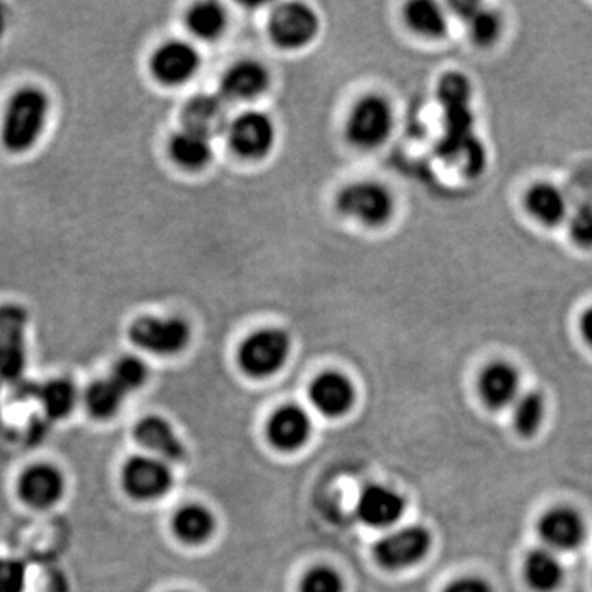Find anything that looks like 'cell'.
I'll return each instance as SVG.
<instances>
[{
    "mask_svg": "<svg viewBox=\"0 0 592 592\" xmlns=\"http://www.w3.org/2000/svg\"><path fill=\"white\" fill-rule=\"evenodd\" d=\"M473 86L470 79L461 73L444 75L438 85V101L443 108L471 105Z\"/></svg>",
    "mask_w": 592,
    "mask_h": 592,
    "instance_id": "obj_32",
    "label": "cell"
},
{
    "mask_svg": "<svg viewBox=\"0 0 592 592\" xmlns=\"http://www.w3.org/2000/svg\"><path fill=\"white\" fill-rule=\"evenodd\" d=\"M227 16L223 6L216 2L195 3L186 13V27L201 40H216L226 30Z\"/></svg>",
    "mask_w": 592,
    "mask_h": 592,
    "instance_id": "obj_28",
    "label": "cell"
},
{
    "mask_svg": "<svg viewBox=\"0 0 592 592\" xmlns=\"http://www.w3.org/2000/svg\"><path fill=\"white\" fill-rule=\"evenodd\" d=\"M580 332L583 339L586 341L588 346L592 349V306L581 315Z\"/></svg>",
    "mask_w": 592,
    "mask_h": 592,
    "instance_id": "obj_37",
    "label": "cell"
},
{
    "mask_svg": "<svg viewBox=\"0 0 592 592\" xmlns=\"http://www.w3.org/2000/svg\"><path fill=\"white\" fill-rule=\"evenodd\" d=\"M174 533L186 545H203L216 532V519L211 511L199 504H188L175 514Z\"/></svg>",
    "mask_w": 592,
    "mask_h": 592,
    "instance_id": "obj_23",
    "label": "cell"
},
{
    "mask_svg": "<svg viewBox=\"0 0 592 592\" xmlns=\"http://www.w3.org/2000/svg\"><path fill=\"white\" fill-rule=\"evenodd\" d=\"M394 120V109L384 96H364L347 117V139L359 148L382 146L391 137Z\"/></svg>",
    "mask_w": 592,
    "mask_h": 592,
    "instance_id": "obj_5",
    "label": "cell"
},
{
    "mask_svg": "<svg viewBox=\"0 0 592 592\" xmlns=\"http://www.w3.org/2000/svg\"><path fill=\"white\" fill-rule=\"evenodd\" d=\"M337 211L364 226H384L394 215L391 189L377 181H356L344 186L336 196Z\"/></svg>",
    "mask_w": 592,
    "mask_h": 592,
    "instance_id": "obj_3",
    "label": "cell"
},
{
    "mask_svg": "<svg viewBox=\"0 0 592 592\" xmlns=\"http://www.w3.org/2000/svg\"><path fill=\"white\" fill-rule=\"evenodd\" d=\"M126 397L127 395L114 384L111 378H98L86 388V410L96 420H109L120 412Z\"/></svg>",
    "mask_w": 592,
    "mask_h": 592,
    "instance_id": "obj_27",
    "label": "cell"
},
{
    "mask_svg": "<svg viewBox=\"0 0 592 592\" xmlns=\"http://www.w3.org/2000/svg\"><path fill=\"white\" fill-rule=\"evenodd\" d=\"M134 436L150 456L165 463H184L186 460L185 444L178 438L174 426L161 416L148 415L140 420L134 428Z\"/></svg>",
    "mask_w": 592,
    "mask_h": 592,
    "instance_id": "obj_15",
    "label": "cell"
},
{
    "mask_svg": "<svg viewBox=\"0 0 592 592\" xmlns=\"http://www.w3.org/2000/svg\"><path fill=\"white\" fill-rule=\"evenodd\" d=\"M405 20L410 29L420 37L440 40L447 33V17L438 3L415 0L405 7Z\"/></svg>",
    "mask_w": 592,
    "mask_h": 592,
    "instance_id": "obj_25",
    "label": "cell"
},
{
    "mask_svg": "<svg viewBox=\"0 0 592 592\" xmlns=\"http://www.w3.org/2000/svg\"><path fill=\"white\" fill-rule=\"evenodd\" d=\"M50 112V96L45 89L33 85L16 89L0 119V146L10 155L29 154L43 137Z\"/></svg>",
    "mask_w": 592,
    "mask_h": 592,
    "instance_id": "obj_1",
    "label": "cell"
},
{
    "mask_svg": "<svg viewBox=\"0 0 592 592\" xmlns=\"http://www.w3.org/2000/svg\"><path fill=\"white\" fill-rule=\"evenodd\" d=\"M318 32V16L305 3H282L268 20L272 41L282 50H302L315 40Z\"/></svg>",
    "mask_w": 592,
    "mask_h": 592,
    "instance_id": "obj_9",
    "label": "cell"
},
{
    "mask_svg": "<svg viewBox=\"0 0 592 592\" xmlns=\"http://www.w3.org/2000/svg\"><path fill=\"white\" fill-rule=\"evenodd\" d=\"M466 26L471 40L482 48L497 43L502 36V29H504L501 16L494 10L484 9L482 6L466 20Z\"/></svg>",
    "mask_w": 592,
    "mask_h": 592,
    "instance_id": "obj_31",
    "label": "cell"
},
{
    "mask_svg": "<svg viewBox=\"0 0 592 592\" xmlns=\"http://www.w3.org/2000/svg\"><path fill=\"white\" fill-rule=\"evenodd\" d=\"M65 491L67 482L63 473L53 464H32L19 480L20 499L37 511L55 507L63 499Z\"/></svg>",
    "mask_w": 592,
    "mask_h": 592,
    "instance_id": "obj_13",
    "label": "cell"
},
{
    "mask_svg": "<svg viewBox=\"0 0 592 592\" xmlns=\"http://www.w3.org/2000/svg\"><path fill=\"white\" fill-rule=\"evenodd\" d=\"M27 566L19 558L0 556V592H26Z\"/></svg>",
    "mask_w": 592,
    "mask_h": 592,
    "instance_id": "obj_35",
    "label": "cell"
},
{
    "mask_svg": "<svg viewBox=\"0 0 592 592\" xmlns=\"http://www.w3.org/2000/svg\"><path fill=\"white\" fill-rule=\"evenodd\" d=\"M177 592H181V591H177Z\"/></svg>",
    "mask_w": 592,
    "mask_h": 592,
    "instance_id": "obj_38",
    "label": "cell"
},
{
    "mask_svg": "<svg viewBox=\"0 0 592 592\" xmlns=\"http://www.w3.org/2000/svg\"><path fill=\"white\" fill-rule=\"evenodd\" d=\"M38 401L51 420L67 418L78 402V391L68 378H51L38 387Z\"/></svg>",
    "mask_w": 592,
    "mask_h": 592,
    "instance_id": "obj_26",
    "label": "cell"
},
{
    "mask_svg": "<svg viewBox=\"0 0 592 592\" xmlns=\"http://www.w3.org/2000/svg\"><path fill=\"white\" fill-rule=\"evenodd\" d=\"M443 592H494V590L482 578L466 576L453 581Z\"/></svg>",
    "mask_w": 592,
    "mask_h": 592,
    "instance_id": "obj_36",
    "label": "cell"
},
{
    "mask_svg": "<svg viewBox=\"0 0 592 592\" xmlns=\"http://www.w3.org/2000/svg\"><path fill=\"white\" fill-rule=\"evenodd\" d=\"M292 341L287 333L265 328L250 334L239 347V366L249 377L267 378L277 374L290 356Z\"/></svg>",
    "mask_w": 592,
    "mask_h": 592,
    "instance_id": "obj_4",
    "label": "cell"
},
{
    "mask_svg": "<svg viewBox=\"0 0 592 592\" xmlns=\"http://www.w3.org/2000/svg\"><path fill=\"white\" fill-rule=\"evenodd\" d=\"M545 416V398L540 392L520 394L514 404V425L522 436H533L539 432Z\"/></svg>",
    "mask_w": 592,
    "mask_h": 592,
    "instance_id": "obj_29",
    "label": "cell"
},
{
    "mask_svg": "<svg viewBox=\"0 0 592 592\" xmlns=\"http://www.w3.org/2000/svg\"><path fill=\"white\" fill-rule=\"evenodd\" d=\"M168 154L171 160L181 168L199 170L211 161V139L184 127L171 136L168 142Z\"/></svg>",
    "mask_w": 592,
    "mask_h": 592,
    "instance_id": "obj_24",
    "label": "cell"
},
{
    "mask_svg": "<svg viewBox=\"0 0 592 592\" xmlns=\"http://www.w3.org/2000/svg\"><path fill=\"white\" fill-rule=\"evenodd\" d=\"M109 378L124 394H134L147 384L148 366L140 357L124 356L114 364Z\"/></svg>",
    "mask_w": 592,
    "mask_h": 592,
    "instance_id": "obj_30",
    "label": "cell"
},
{
    "mask_svg": "<svg viewBox=\"0 0 592 592\" xmlns=\"http://www.w3.org/2000/svg\"><path fill=\"white\" fill-rule=\"evenodd\" d=\"M571 239L581 249H592V206L583 205L568 216Z\"/></svg>",
    "mask_w": 592,
    "mask_h": 592,
    "instance_id": "obj_34",
    "label": "cell"
},
{
    "mask_svg": "<svg viewBox=\"0 0 592 592\" xmlns=\"http://www.w3.org/2000/svg\"><path fill=\"white\" fill-rule=\"evenodd\" d=\"M432 543V533L425 526H404L375 543L374 558L384 570H407L428 555Z\"/></svg>",
    "mask_w": 592,
    "mask_h": 592,
    "instance_id": "obj_8",
    "label": "cell"
},
{
    "mask_svg": "<svg viewBox=\"0 0 592 592\" xmlns=\"http://www.w3.org/2000/svg\"><path fill=\"white\" fill-rule=\"evenodd\" d=\"M122 487L137 502H154L174 489L170 464L155 456H132L122 467Z\"/></svg>",
    "mask_w": 592,
    "mask_h": 592,
    "instance_id": "obj_7",
    "label": "cell"
},
{
    "mask_svg": "<svg viewBox=\"0 0 592 592\" xmlns=\"http://www.w3.org/2000/svg\"><path fill=\"white\" fill-rule=\"evenodd\" d=\"M480 394L492 410H504L520 397V374L512 364L494 361L480 375Z\"/></svg>",
    "mask_w": 592,
    "mask_h": 592,
    "instance_id": "obj_19",
    "label": "cell"
},
{
    "mask_svg": "<svg viewBox=\"0 0 592 592\" xmlns=\"http://www.w3.org/2000/svg\"><path fill=\"white\" fill-rule=\"evenodd\" d=\"M267 436L275 450L285 453L302 450L312 436V420L298 405H284L268 420Z\"/></svg>",
    "mask_w": 592,
    "mask_h": 592,
    "instance_id": "obj_16",
    "label": "cell"
},
{
    "mask_svg": "<svg viewBox=\"0 0 592 592\" xmlns=\"http://www.w3.org/2000/svg\"><path fill=\"white\" fill-rule=\"evenodd\" d=\"M526 584L536 592H553L564 580V570L556 553L549 549L532 550L523 563Z\"/></svg>",
    "mask_w": 592,
    "mask_h": 592,
    "instance_id": "obj_22",
    "label": "cell"
},
{
    "mask_svg": "<svg viewBox=\"0 0 592 592\" xmlns=\"http://www.w3.org/2000/svg\"><path fill=\"white\" fill-rule=\"evenodd\" d=\"M405 512V499L387 485H369L357 501L361 522L372 529L394 526Z\"/></svg>",
    "mask_w": 592,
    "mask_h": 592,
    "instance_id": "obj_17",
    "label": "cell"
},
{
    "mask_svg": "<svg viewBox=\"0 0 592 592\" xmlns=\"http://www.w3.org/2000/svg\"><path fill=\"white\" fill-rule=\"evenodd\" d=\"M29 312L19 303L0 305V378L17 381L27 367Z\"/></svg>",
    "mask_w": 592,
    "mask_h": 592,
    "instance_id": "obj_6",
    "label": "cell"
},
{
    "mask_svg": "<svg viewBox=\"0 0 592 592\" xmlns=\"http://www.w3.org/2000/svg\"><path fill=\"white\" fill-rule=\"evenodd\" d=\"M523 203L526 213L542 226L558 227L568 221L570 216L566 196L556 185L549 181H539L530 186Z\"/></svg>",
    "mask_w": 592,
    "mask_h": 592,
    "instance_id": "obj_21",
    "label": "cell"
},
{
    "mask_svg": "<svg viewBox=\"0 0 592 592\" xmlns=\"http://www.w3.org/2000/svg\"><path fill=\"white\" fill-rule=\"evenodd\" d=\"M185 129L195 130L208 139L226 134L229 127L227 106L221 96L198 95L189 99L181 114Z\"/></svg>",
    "mask_w": 592,
    "mask_h": 592,
    "instance_id": "obj_20",
    "label": "cell"
},
{
    "mask_svg": "<svg viewBox=\"0 0 592 592\" xmlns=\"http://www.w3.org/2000/svg\"><path fill=\"white\" fill-rule=\"evenodd\" d=\"M130 343L144 353L171 357L184 353L191 341L188 322L178 316H140L127 329Z\"/></svg>",
    "mask_w": 592,
    "mask_h": 592,
    "instance_id": "obj_2",
    "label": "cell"
},
{
    "mask_svg": "<svg viewBox=\"0 0 592 592\" xmlns=\"http://www.w3.org/2000/svg\"><path fill=\"white\" fill-rule=\"evenodd\" d=\"M229 146L247 160H260L275 146V126L267 114L247 111L230 120L226 130Z\"/></svg>",
    "mask_w": 592,
    "mask_h": 592,
    "instance_id": "obj_10",
    "label": "cell"
},
{
    "mask_svg": "<svg viewBox=\"0 0 592 592\" xmlns=\"http://www.w3.org/2000/svg\"><path fill=\"white\" fill-rule=\"evenodd\" d=\"M313 407L328 418H339L353 408L356 391L353 382L341 372H325L309 387Z\"/></svg>",
    "mask_w": 592,
    "mask_h": 592,
    "instance_id": "obj_14",
    "label": "cell"
},
{
    "mask_svg": "<svg viewBox=\"0 0 592 592\" xmlns=\"http://www.w3.org/2000/svg\"><path fill=\"white\" fill-rule=\"evenodd\" d=\"M270 75L259 61L243 60L234 63L221 79L224 101H253L267 91Z\"/></svg>",
    "mask_w": 592,
    "mask_h": 592,
    "instance_id": "obj_18",
    "label": "cell"
},
{
    "mask_svg": "<svg viewBox=\"0 0 592 592\" xmlns=\"http://www.w3.org/2000/svg\"><path fill=\"white\" fill-rule=\"evenodd\" d=\"M299 592H344V580L329 566H316L302 580Z\"/></svg>",
    "mask_w": 592,
    "mask_h": 592,
    "instance_id": "obj_33",
    "label": "cell"
},
{
    "mask_svg": "<svg viewBox=\"0 0 592 592\" xmlns=\"http://www.w3.org/2000/svg\"><path fill=\"white\" fill-rule=\"evenodd\" d=\"M539 533L552 552H573L583 545L588 529L580 512L558 505L540 519Z\"/></svg>",
    "mask_w": 592,
    "mask_h": 592,
    "instance_id": "obj_12",
    "label": "cell"
},
{
    "mask_svg": "<svg viewBox=\"0 0 592 592\" xmlns=\"http://www.w3.org/2000/svg\"><path fill=\"white\" fill-rule=\"evenodd\" d=\"M199 63V53L191 43L170 40L151 55L150 71L160 85L181 86L198 73Z\"/></svg>",
    "mask_w": 592,
    "mask_h": 592,
    "instance_id": "obj_11",
    "label": "cell"
}]
</instances>
